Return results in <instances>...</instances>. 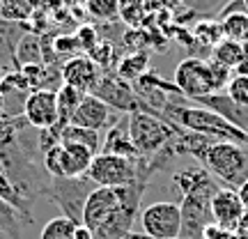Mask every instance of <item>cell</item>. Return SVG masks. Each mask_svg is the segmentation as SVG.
<instances>
[{
	"label": "cell",
	"instance_id": "1",
	"mask_svg": "<svg viewBox=\"0 0 248 239\" xmlns=\"http://www.w3.org/2000/svg\"><path fill=\"white\" fill-rule=\"evenodd\" d=\"M37 154L42 152L37 147H28L18 136L14 141L0 145V170L7 175L12 186L28 205H32L35 198H46L48 182H51V175L46 173L44 163H37Z\"/></svg>",
	"mask_w": 248,
	"mask_h": 239
},
{
	"label": "cell",
	"instance_id": "2",
	"mask_svg": "<svg viewBox=\"0 0 248 239\" xmlns=\"http://www.w3.org/2000/svg\"><path fill=\"white\" fill-rule=\"evenodd\" d=\"M198 161L212 177L228 184V189H239L248 179V150L237 143H212Z\"/></svg>",
	"mask_w": 248,
	"mask_h": 239
},
{
	"label": "cell",
	"instance_id": "3",
	"mask_svg": "<svg viewBox=\"0 0 248 239\" xmlns=\"http://www.w3.org/2000/svg\"><path fill=\"white\" fill-rule=\"evenodd\" d=\"M179 127L163 120L161 113L150 111H133L129 113V136L133 141V147L140 157H152L159 150H163L175 136Z\"/></svg>",
	"mask_w": 248,
	"mask_h": 239
},
{
	"label": "cell",
	"instance_id": "4",
	"mask_svg": "<svg viewBox=\"0 0 248 239\" xmlns=\"http://www.w3.org/2000/svg\"><path fill=\"white\" fill-rule=\"evenodd\" d=\"M94 189L97 184L88 175L85 177H51L46 198L60 207L62 216L71 219L76 225H83V209Z\"/></svg>",
	"mask_w": 248,
	"mask_h": 239
},
{
	"label": "cell",
	"instance_id": "5",
	"mask_svg": "<svg viewBox=\"0 0 248 239\" xmlns=\"http://www.w3.org/2000/svg\"><path fill=\"white\" fill-rule=\"evenodd\" d=\"M88 177L97 186H129L138 179V159H124L117 154L99 152L92 159V166L88 170Z\"/></svg>",
	"mask_w": 248,
	"mask_h": 239
},
{
	"label": "cell",
	"instance_id": "6",
	"mask_svg": "<svg viewBox=\"0 0 248 239\" xmlns=\"http://www.w3.org/2000/svg\"><path fill=\"white\" fill-rule=\"evenodd\" d=\"M99 97L101 101H106L108 106L117 111V113H133V111H145V101H142L129 80L120 79L115 71H104V76L99 79V83L94 85V90L90 92Z\"/></svg>",
	"mask_w": 248,
	"mask_h": 239
},
{
	"label": "cell",
	"instance_id": "7",
	"mask_svg": "<svg viewBox=\"0 0 248 239\" xmlns=\"http://www.w3.org/2000/svg\"><path fill=\"white\" fill-rule=\"evenodd\" d=\"M142 232L156 239H179L182 235V207L175 203H152L140 212Z\"/></svg>",
	"mask_w": 248,
	"mask_h": 239
},
{
	"label": "cell",
	"instance_id": "8",
	"mask_svg": "<svg viewBox=\"0 0 248 239\" xmlns=\"http://www.w3.org/2000/svg\"><path fill=\"white\" fill-rule=\"evenodd\" d=\"M172 83L177 85L182 97L188 101H195L200 97L212 95V83H209V69H207V58H184L175 67Z\"/></svg>",
	"mask_w": 248,
	"mask_h": 239
},
{
	"label": "cell",
	"instance_id": "9",
	"mask_svg": "<svg viewBox=\"0 0 248 239\" xmlns=\"http://www.w3.org/2000/svg\"><path fill=\"white\" fill-rule=\"evenodd\" d=\"M124 195V186H97L90 193L85 209H83V225H88L92 232H97L101 228V223L106 221L110 214L115 212Z\"/></svg>",
	"mask_w": 248,
	"mask_h": 239
},
{
	"label": "cell",
	"instance_id": "10",
	"mask_svg": "<svg viewBox=\"0 0 248 239\" xmlns=\"http://www.w3.org/2000/svg\"><path fill=\"white\" fill-rule=\"evenodd\" d=\"M23 117L28 124L42 131V129H51L60 122V113H58V97L53 90H32L26 99V108H23Z\"/></svg>",
	"mask_w": 248,
	"mask_h": 239
},
{
	"label": "cell",
	"instance_id": "11",
	"mask_svg": "<svg viewBox=\"0 0 248 239\" xmlns=\"http://www.w3.org/2000/svg\"><path fill=\"white\" fill-rule=\"evenodd\" d=\"M124 113H117L108 106L106 101H101L94 95H85L83 101L78 104L76 113L71 115L69 124H78V127H88V129H94V131H101V129H110L113 124L122 117Z\"/></svg>",
	"mask_w": 248,
	"mask_h": 239
},
{
	"label": "cell",
	"instance_id": "12",
	"mask_svg": "<svg viewBox=\"0 0 248 239\" xmlns=\"http://www.w3.org/2000/svg\"><path fill=\"white\" fill-rule=\"evenodd\" d=\"M104 76V69L90 55H76L62 64V83H67L71 88H78L80 92L90 95L99 79Z\"/></svg>",
	"mask_w": 248,
	"mask_h": 239
},
{
	"label": "cell",
	"instance_id": "13",
	"mask_svg": "<svg viewBox=\"0 0 248 239\" xmlns=\"http://www.w3.org/2000/svg\"><path fill=\"white\" fill-rule=\"evenodd\" d=\"M209 209H212V221L223 225V228H228V230H234L239 228V221L244 212H246V207L241 203L239 193H237V189H218L216 193H214L212 203H209Z\"/></svg>",
	"mask_w": 248,
	"mask_h": 239
},
{
	"label": "cell",
	"instance_id": "14",
	"mask_svg": "<svg viewBox=\"0 0 248 239\" xmlns=\"http://www.w3.org/2000/svg\"><path fill=\"white\" fill-rule=\"evenodd\" d=\"M193 104L218 113V115L225 117L228 122H232L234 127H239V129H244V131L248 133V106L237 104L234 99L228 97V92H212V95H207V97L195 99Z\"/></svg>",
	"mask_w": 248,
	"mask_h": 239
},
{
	"label": "cell",
	"instance_id": "15",
	"mask_svg": "<svg viewBox=\"0 0 248 239\" xmlns=\"http://www.w3.org/2000/svg\"><path fill=\"white\" fill-rule=\"evenodd\" d=\"M101 152L106 154H117V157H124V159H140L138 150L133 147V141L129 136V115H122L110 129H108L106 138L101 143Z\"/></svg>",
	"mask_w": 248,
	"mask_h": 239
},
{
	"label": "cell",
	"instance_id": "16",
	"mask_svg": "<svg viewBox=\"0 0 248 239\" xmlns=\"http://www.w3.org/2000/svg\"><path fill=\"white\" fill-rule=\"evenodd\" d=\"M94 157L97 154L90 147L62 143V173H64V177H85Z\"/></svg>",
	"mask_w": 248,
	"mask_h": 239
},
{
	"label": "cell",
	"instance_id": "17",
	"mask_svg": "<svg viewBox=\"0 0 248 239\" xmlns=\"http://www.w3.org/2000/svg\"><path fill=\"white\" fill-rule=\"evenodd\" d=\"M21 28L23 26L16 23V21L0 18V69H5V71L16 69V62H14L16 44H18V39L26 35V32H21Z\"/></svg>",
	"mask_w": 248,
	"mask_h": 239
},
{
	"label": "cell",
	"instance_id": "18",
	"mask_svg": "<svg viewBox=\"0 0 248 239\" xmlns=\"http://www.w3.org/2000/svg\"><path fill=\"white\" fill-rule=\"evenodd\" d=\"M172 184L179 189L182 198L188 193H195V191H202V189H216V182L214 177L207 173L204 168H186L179 170L172 175Z\"/></svg>",
	"mask_w": 248,
	"mask_h": 239
},
{
	"label": "cell",
	"instance_id": "19",
	"mask_svg": "<svg viewBox=\"0 0 248 239\" xmlns=\"http://www.w3.org/2000/svg\"><path fill=\"white\" fill-rule=\"evenodd\" d=\"M147 71H150V53L147 51H131V53L124 55L115 67L117 76L129 80V83H136Z\"/></svg>",
	"mask_w": 248,
	"mask_h": 239
},
{
	"label": "cell",
	"instance_id": "20",
	"mask_svg": "<svg viewBox=\"0 0 248 239\" xmlns=\"http://www.w3.org/2000/svg\"><path fill=\"white\" fill-rule=\"evenodd\" d=\"M16 69L28 67V64H44V55H42V37L35 32H26L18 39L16 53H14Z\"/></svg>",
	"mask_w": 248,
	"mask_h": 239
},
{
	"label": "cell",
	"instance_id": "21",
	"mask_svg": "<svg viewBox=\"0 0 248 239\" xmlns=\"http://www.w3.org/2000/svg\"><path fill=\"white\" fill-rule=\"evenodd\" d=\"M244 55H246V44H244V42L223 37L221 42L212 48V55H209V58L216 62H221V64H225L228 69H234V67L244 60Z\"/></svg>",
	"mask_w": 248,
	"mask_h": 239
},
{
	"label": "cell",
	"instance_id": "22",
	"mask_svg": "<svg viewBox=\"0 0 248 239\" xmlns=\"http://www.w3.org/2000/svg\"><path fill=\"white\" fill-rule=\"evenodd\" d=\"M62 143H74V145L90 147L94 154L101 152V136H99V131L88 129V127H78V124H67L62 129Z\"/></svg>",
	"mask_w": 248,
	"mask_h": 239
},
{
	"label": "cell",
	"instance_id": "23",
	"mask_svg": "<svg viewBox=\"0 0 248 239\" xmlns=\"http://www.w3.org/2000/svg\"><path fill=\"white\" fill-rule=\"evenodd\" d=\"M58 97V113H60V124H69L71 122V115L76 113L78 104L83 101L85 92H80L78 88H71L67 83H62L60 90L55 92Z\"/></svg>",
	"mask_w": 248,
	"mask_h": 239
},
{
	"label": "cell",
	"instance_id": "24",
	"mask_svg": "<svg viewBox=\"0 0 248 239\" xmlns=\"http://www.w3.org/2000/svg\"><path fill=\"white\" fill-rule=\"evenodd\" d=\"M85 14L97 23H115L120 18V0H88Z\"/></svg>",
	"mask_w": 248,
	"mask_h": 239
},
{
	"label": "cell",
	"instance_id": "25",
	"mask_svg": "<svg viewBox=\"0 0 248 239\" xmlns=\"http://www.w3.org/2000/svg\"><path fill=\"white\" fill-rule=\"evenodd\" d=\"M223 26L218 18H207V21H200L193 30V39L198 44L207 46V48H214L223 39Z\"/></svg>",
	"mask_w": 248,
	"mask_h": 239
},
{
	"label": "cell",
	"instance_id": "26",
	"mask_svg": "<svg viewBox=\"0 0 248 239\" xmlns=\"http://www.w3.org/2000/svg\"><path fill=\"white\" fill-rule=\"evenodd\" d=\"M76 223L67 219V216H53L51 221H46V225L42 228V235L39 239H74V232H76Z\"/></svg>",
	"mask_w": 248,
	"mask_h": 239
},
{
	"label": "cell",
	"instance_id": "27",
	"mask_svg": "<svg viewBox=\"0 0 248 239\" xmlns=\"http://www.w3.org/2000/svg\"><path fill=\"white\" fill-rule=\"evenodd\" d=\"M21 214L5 198H0V230L9 239H21Z\"/></svg>",
	"mask_w": 248,
	"mask_h": 239
},
{
	"label": "cell",
	"instance_id": "28",
	"mask_svg": "<svg viewBox=\"0 0 248 239\" xmlns=\"http://www.w3.org/2000/svg\"><path fill=\"white\" fill-rule=\"evenodd\" d=\"M223 26V35L228 39H237V42H244L248 37V14L239 12V14H230L221 21Z\"/></svg>",
	"mask_w": 248,
	"mask_h": 239
},
{
	"label": "cell",
	"instance_id": "29",
	"mask_svg": "<svg viewBox=\"0 0 248 239\" xmlns=\"http://www.w3.org/2000/svg\"><path fill=\"white\" fill-rule=\"evenodd\" d=\"M207 69H209V83H212V92H225L228 83L232 80V69H228L225 64L207 58Z\"/></svg>",
	"mask_w": 248,
	"mask_h": 239
},
{
	"label": "cell",
	"instance_id": "30",
	"mask_svg": "<svg viewBox=\"0 0 248 239\" xmlns=\"http://www.w3.org/2000/svg\"><path fill=\"white\" fill-rule=\"evenodd\" d=\"M120 18L126 26L138 28L145 18V2L142 0H120Z\"/></svg>",
	"mask_w": 248,
	"mask_h": 239
},
{
	"label": "cell",
	"instance_id": "31",
	"mask_svg": "<svg viewBox=\"0 0 248 239\" xmlns=\"http://www.w3.org/2000/svg\"><path fill=\"white\" fill-rule=\"evenodd\" d=\"M80 53H83V51H80L76 35H60V37H55V55H58V60H60L62 64H64L67 60H71V58L80 55Z\"/></svg>",
	"mask_w": 248,
	"mask_h": 239
},
{
	"label": "cell",
	"instance_id": "32",
	"mask_svg": "<svg viewBox=\"0 0 248 239\" xmlns=\"http://www.w3.org/2000/svg\"><path fill=\"white\" fill-rule=\"evenodd\" d=\"M88 55L97 62L104 71H108L113 64H115V58H113V55H115V46L110 44V42H106V39H101V42H99V44L94 46Z\"/></svg>",
	"mask_w": 248,
	"mask_h": 239
},
{
	"label": "cell",
	"instance_id": "33",
	"mask_svg": "<svg viewBox=\"0 0 248 239\" xmlns=\"http://www.w3.org/2000/svg\"><path fill=\"white\" fill-rule=\"evenodd\" d=\"M76 39H78V46L80 51L88 55L94 46L101 42V37H99V30L94 26H90V23H83V26L76 30Z\"/></svg>",
	"mask_w": 248,
	"mask_h": 239
},
{
	"label": "cell",
	"instance_id": "34",
	"mask_svg": "<svg viewBox=\"0 0 248 239\" xmlns=\"http://www.w3.org/2000/svg\"><path fill=\"white\" fill-rule=\"evenodd\" d=\"M225 92H228V97L234 99L237 104L248 106V76H237V74H234L232 80L228 83Z\"/></svg>",
	"mask_w": 248,
	"mask_h": 239
},
{
	"label": "cell",
	"instance_id": "35",
	"mask_svg": "<svg viewBox=\"0 0 248 239\" xmlns=\"http://www.w3.org/2000/svg\"><path fill=\"white\" fill-rule=\"evenodd\" d=\"M202 239H237V232L228 230V228H223L218 223H209L202 232Z\"/></svg>",
	"mask_w": 248,
	"mask_h": 239
},
{
	"label": "cell",
	"instance_id": "36",
	"mask_svg": "<svg viewBox=\"0 0 248 239\" xmlns=\"http://www.w3.org/2000/svg\"><path fill=\"white\" fill-rule=\"evenodd\" d=\"M191 9H198V12H204V9H212L214 5H218V0H184Z\"/></svg>",
	"mask_w": 248,
	"mask_h": 239
},
{
	"label": "cell",
	"instance_id": "37",
	"mask_svg": "<svg viewBox=\"0 0 248 239\" xmlns=\"http://www.w3.org/2000/svg\"><path fill=\"white\" fill-rule=\"evenodd\" d=\"M62 5L71 12H78V14H85V5H88V0H62ZM88 16V14H85Z\"/></svg>",
	"mask_w": 248,
	"mask_h": 239
},
{
	"label": "cell",
	"instance_id": "38",
	"mask_svg": "<svg viewBox=\"0 0 248 239\" xmlns=\"http://www.w3.org/2000/svg\"><path fill=\"white\" fill-rule=\"evenodd\" d=\"M74 239H94V232L90 230L88 225H78L74 232Z\"/></svg>",
	"mask_w": 248,
	"mask_h": 239
},
{
	"label": "cell",
	"instance_id": "39",
	"mask_svg": "<svg viewBox=\"0 0 248 239\" xmlns=\"http://www.w3.org/2000/svg\"><path fill=\"white\" fill-rule=\"evenodd\" d=\"M237 193H239V198H241V203H244V207L248 209V179L239 186V189H237Z\"/></svg>",
	"mask_w": 248,
	"mask_h": 239
},
{
	"label": "cell",
	"instance_id": "40",
	"mask_svg": "<svg viewBox=\"0 0 248 239\" xmlns=\"http://www.w3.org/2000/svg\"><path fill=\"white\" fill-rule=\"evenodd\" d=\"M237 235H246V237H248V209L244 212V216H241L239 228H237Z\"/></svg>",
	"mask_w": 248,
	"mask_h": 239
},
{
	"label": "cell",
	"instance_id": "41",
	"mask_svg": "<svg viewBox=\"0 0 248 239\" xmlns=\"http://www.w3.org/2000/svg\"><path fill=\"white\" fill-rule=\"evenodd\" d=\"M124 239H156V237H150V235H145V232H129Z\"/></svg>",
	"mask_w": 248,
	"mask_h": 239
},
{
	"label": "cell",
	"instance_id": "42",
	"mask_svg": "<svg viewBox=\"0 0 248 239\" xmlns=\"http://www.w3.org/2000/svg\"><path fill=\"white\" fill-rule=\"evenodd\" d=\"M2 117H7V104H5V97H2V92H0V120Z\"/></svg>",
	"mask_w": 248,
	"mask_h": 239
},
{
	"label": "cell",
	"instance_id": "43",
	"mask_svg": "<svg viewBox=\"0 0 248 239\" xmlns=\"http://www.w3.org/2000/svg\"><path fill=\"white\" fill-rule=\"evenodd\" d=\"M5 76H7V71L0 69V85H2V80H5Z\"/></svg>",
	"mask_w": 248,
	"mask_h": 239
},
{
	"label": "cell",
	"instance_id": "44",
	"mask_svg": "<svg viewBox=\"0 0 248 239\" xmlns=\"http://www.w3.org/2000/svg\"><path fill=\"white\" fill-rule=\"evenodd\" d=\"M237 239H248V237H246V235H237Z\"/></svg>",
	"mask_w": 248,
	"mask_h": 239
},
{
	"label": "cell",
	"instance_id": "45",
	"mask_svg": "<svg viewBox=\"0 0 248 239\" xmlns=\"http://www.w3.org/2000/svg\"><path fill=\"white\" fill-rule=\"evenodd\" d=\"M244 2H246V12H248V0H244Z\"/></svg>",
	"mask_w": 248,
	"mask_h": 239
}]
</instances>
